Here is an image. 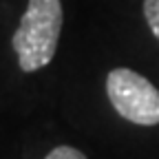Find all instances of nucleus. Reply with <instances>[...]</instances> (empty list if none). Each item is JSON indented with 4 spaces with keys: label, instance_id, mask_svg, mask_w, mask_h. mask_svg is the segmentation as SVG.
<instances>
[{
    "label": "nucleus",
    "instance_id": "nucleus-1",
    "mask_svg": "<svg viewBox=\"0 0 159 159\" xmlns=\"http://www.w3.org/2000/svg\"><path fill=\"white\" fill-rule=\"evenodd\" d=\"M64 9L62 0H29L13 31L11 47L22 73H35L51 64L62 35Z\"/></svg>",
    "mask_w": 159,
    "mask_h": 159
},
{
    "label": "nucleus",
    "instance_id": "nucleus-2",
    "mask_svg": "<svg viewBox=\"0 0 159 159\" xmlns=\"http://www.w3.org/2000/svg\"><path fill=\"white\" fill-rule=\"evenodd\" d=\"M106 95L119 117L137 126L159 124V89L133 69H113L106 75Z\"/></svg>",
    "mask_w": 159,
    "mask_h": 159
},
{
    "label": "nucleus",
    "instance_id": "nucleus-3",
    "mask_svg": "<svg viewBox=\"0 0 159 159\" xmlns=\"http://www.w3.org/2000/svg\"><path fill=\"white\" fill-rule=\"evenodd\" d=\"M144 18L150 33L159 40V0H144Z\"/></svg>",
    "mask_w": 159,
    "mask_h": 159
},
{
    "label": "nucleus",
    "instance_id": "nucleus-4",
    "mask_svg": "<svg viewBox=\"0 0 159 159\" xmlns=\"http://www.w3.org/2000/svg\"><path fill=\"white\" fill-rule=\"evenodd\" d=\"M44 159H89L82 150H77V148H73V146H55Z\"/></svg>",
    "mask_w": 159,
    "mask_h": 159
}]
</instances>
